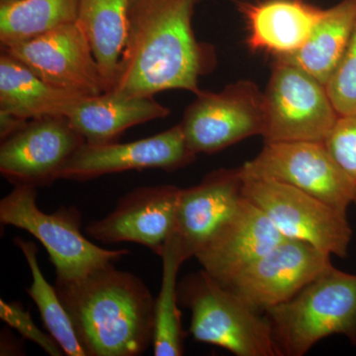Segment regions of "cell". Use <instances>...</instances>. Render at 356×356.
Returning a JSON list of instances; mask_svg holds the SVG:
<instances>
[{"label": "cell", "instance_id": "6da1fadb", "mask_svg": "<svg viewBox=\"0 0 356 356\" xmlns=\"http://www.w3.org/2000/svg\"><path fill=\"white\" fill-rule=\"evenodd\" d=\"M201 0H130L125 47L107 92L154 96L181 89L198 95L199 79L216 65L209 44L196 39L194 10Z\"/></svg>", "mask_w": 356, "mask_h": 356}, {"label": "cell", "instance_id": "7a4b0ae2", "mask_svg": "<svg viewBox=\"0 0 356 356\" xmlns=\"http://www.w3.org/2000/svg\"><path fill=\"white\" fill-rule=\"evenodd\" d=\"M55 287L86 356H138L153 344L154 299L133 273L109 264Z\"/></svg>", "mask_w": 356, "mask_h": 356}, {"label": "cell", "instance_id": "3957f363", "mask_svg": "<svg viewBox=\"0 0 356 356\" xmlns=\"http://www.w3.org/2000/svg\"><path fill=\"white\" fill-rule=\"evenodd\" d=\"M278 356H302L332 334L356 344V274L331 266L301 291L266 311Z\"/></svg>", "mask_w": 356, "mask_h": 356}, {"label": "cell", "instance_id": "277c9868", "mask_svg": "<svg viewBox=\"0 0 356 356\" xmlns=\"http://www.w3.org/2000/svg\"><path fill=\"white\" fill-rule=\"evenodd\" d=\"M178 299L191 312V334L196 341L236 356H278L266 315L204 269L178 283Z\"/></svg>", "mask_w": 356, "mask_h": 356}, {"label": "cell", "instance_id": "5b68a950", "mask_svg": "<svg viewBox=\"0 0 356 356\" xmlns=\"http://www.w3.org/2000/svg\"><path fill=\"white\" fill-rule=\"evenodd\" d=\"M37 188L15 185L0 201V222L24 229L46 248L57 280H79L130 254L128 250H105L81 233V215L74 207L47 214L37 204Z\"/></svg>", "mask_w": 356, "mask_h": 356}, {"label": "cell", "instance_id": "8992f818", "mask_svg": "<svg viewBox=\"0 0 356 356\" xmlns=\"http://www.w3.org/2000/svg\"><path fill=\"white\" fill-rule=\"evenodd\" d=\"M264 143L325 142L339 118L327 86L305 70L274 63L264 91Z\"/></svg>", "mask_w": 356, "mask_h": 356}, {"label": "cell", "instance_id": "52a82bcc", "mask_svg": "<svg viewBox=\"0 0 356 356\" xmlns=\"http://www.w3.org/2000/svg\"><path fill=\"white\" fill-rule=\"evenodd\" d=\"M243 195L286 238L341 259L348 257L353 231L346 214L321 199L283 182L254 177H243Z\"/></svg>", "mask_w": 356, "mask_h": 356}, {"label": "cell", "instance_id": "ba28073f", "mask_svg": "<svg viewBox=\"0 0 356 356\" xmlns=\"http://www.w3.org/2000/svg\"><path fill=\"white\" fill-rule=\"evenodd\" d=\"M243 177L276 180L305 191L346 214L356 185L325 142L266 143L261 153L241 166Z\"/></svg>", "mask_w": 356, "mask_h": 356}, {"label": "cell", "instance_id": "9c48e42d", "mask_svg": "<svg viewBox=\"0 0 356 356\" xmlns=\"http://www.w3.org/2000/svg\"><path fill=\"white\" fill-rule=\"evenodd\" d=\"M194 154H214L264 129V91L252 81L229 84L219 92L201 90L181 123Z\"/></svg>", "mask_w": 356, "mask_h": 356}, {"label": "cell", "instance_id": "30bf717a", "mask_svg": "<svg viewBox=\"0 0 356 356\" xmlns=\"http://www.w3.org/2000/svg\"><path fill=\"white\" fill-rule=\"evenodd\" d=\"M86 143L67 117L28 121L17 133L1 140L0 172L14 186H50Z\"/></svg>", "mask_w": 356, "mask_h": 356}, {"label": "cell", "instance_id": "8fae6325", "mask_svg": "<svg viewBox=\"0 0 356 356\" xmlns=\"http://www.w3.org/2000/svg\"><path fill=\"white\" fill-rule=\"evenodd\" d=\"M332 255L301 241L285 238L227 285L254 310L266 313L301 291L332 266Z\"/></svg>", "mask_w": 356, "mask_h": 356}, {"label": "cell", "instance_id": "7c38bea8", "mask_svg": "<svg viewBox=\"0 0 356 356\" xmlns=\"http://www.w3.org/2000/svg\"><path fill=\"white\" fill-rule=\"evenodd\" d=\"M1 50L58 88L88 96L106 92L91 44L77 22L36 38L1 46Z\"/></svg>", "mask_w": 356, "mask_h": 356}, {"label": "cell", "instance_id": "4fadbf2b", "mask_svg": "<svg viewBox=\"0 0 356 356\" xmlns=\"http://www.w3.org/2000/svg\"><path fill=\"white\" fill-rule=\"evenodd\" d=\"M196 156L187 145L179 123L165 132L124 144L86 143L63 168L60 179L86 181L128 170L175 172L191 165Z\"/></svg>", "mask_w": 356, "mask_h": 356}, {"label": "cell", "instance_id": "5bb4252c", "mask_svg": "<svg viewBox=\"0 0 356 356\" xmlns=\"http://www.w3.org/2000/svg\"><path fill=\"white\" fill-rule=\"evenodd\" d=\"M180 192L168 184L134 189L107 216L90 222L86 233L105 243H139L159 255L175 229Z\"/></svg>", "mask_w": 356, "mask_h": 356}, {"label": "cell", "instance_id": "9a60e30c", "mask_svg": "<svg viewBox=\"0 0 356 356\" xmlns=\"http://www.w3.org/2000/svg\"><path fill=\"white\" fill-rule=\"evenodd\" d=\"M285 238L266 213L243 196L194 257L206 273L227 286Z\"/></svg>", "mask_w": 356, "mask_h": 356}, {"label": "cell", "instance_id": "2e32d148", "mask_svg": "<svg viewBox=\"0 0 356 356\" xmlns=\"http://www.w3.org/2000/svg\"><path fill=\"white\" fill-rule=\"evenodd\" d=\"M243 186L242 170L236 168L214 170L195 186L181 188L175 232L186 261L236 210Z\"/></svg>", "mask_w": 356, "mask_h": 356}, {"label": "cell", "instance_id": "e0dca14e", "mask_svg": "<svg viewBox=\"0 0 356 356\" xmlns=\"http://www.w3.org/2000/svg\"><path fill=\"white\" fill-rule=\"evenodd\" d=\"M238 8L247 21L248 48L275 58L300 50L325 13L305 0L240 1Z\"/></svg>", "mask_w": 356, "mask_h": 356}, {"label": "cell", "instance_id": "ac0fdd59", "mask_svg": "<svg viewBox=\"0 0 356 356\" xmlns=\"http://www.w3.org/2000/svg\"><path fill=\"white\" fill-rule=\"evenodd\" d=\"M170 110L154 96H124L113 92L89 96L67 115L72 127L88 144L115 142L134 126L165 118Z\"/></svg>", "mask_w": 356, "mask_h": 356}, {"label": "cell", "instance_id": "d6986e66", "mask_svg": "<svg viewBox=\"0 0 356 356\" xmlns=\"http://www.w3.org/2000/svg\"><path fill=\"white\" fill-rule=\"evenodd\" d=\"M86 97L89 96L44 81L19 60L1 50L0 111L28 121L67 117Z\"/></svg>", "mask_w": 356, "mask_h": 356}, {"label": "cell", "instance_id": "ffe728a7", "mask_svg": "<svg viewBox=\"0 0 356 356\" xmlns=\"http://www.w3.org/2000/svg\"><path fill=\"white\" fill-rule=\"evenodd\" d=\"M355 22L356 0H343L325 9L300 50L275 60L296 65L327 86L348 48Z\"/></svg>", "mask_w": 356, "mask_h": 356}, {"label": "cell", "instance_id": "44dd1931", "mask_svg": "<svg viewBox=\"0 0 356 356\" xmlns=\"http://www.w3.org/2000/svg\"><path fill=\"white\" fill-rule=\"evenodd\" d=\"M130 0H79L76 22L92 48L106 92L113 86L125 47Z\"/></svg>", "mask_w": 356, "mask_h": 356}, {"label": "cell", "instance_id": "7402d4cb", "mask_svg": "<svg viewBox=\"0 0 356 356\" xmlns=\"http://www.w3.org/2000/svg\"><path fill=\"white\" fill-rule=\"evenodd\" d=\"M159 257L163 261L161 290L154 299V353L156 356H181L184 339L181 312L178 308L177 275L186 261L177 234L173 232Z\"/></svg>", "mask_w": 356, "mask_h": 356}, {"label": "cell", "instance_id": "603a6c76", "mask_svg": "<svg viewBox=\"0 0 356 356\" xmlns=\"http://www.w3.org/2000/svg\"><path fill=\"white\" fill-rule=\"evenodd\" d=\"M79 0H17L0 3V44L20 43L76 22Z\"/></svg>", "mask_w": 356, "mask_h": 356}, {"label": "cell", "instance_id": "cb8c5ba5", "mask_svg": "<svg viewBox=\"0 0 356 356\" xmlns=\"http://www.w3.org/2000/svg\"><path fill=\"white\" fill-rule=\"evenodd\" d=\"M14 243L20 248L31 271L32 284L26 291L36 304L47 331L60 344L65 355L86 356L57 289L46 280L40 269L36 245L22 238H16Z\"/></svg>", "mask_w": 356, "mask_h": 356}, {"label": "cell", "instance_id": "d4e9b609", "mask_svg": "<svg viewBox=\"0 0 356 356\" xmlns=\"http://www.w3.org/2000/svg\"><path fill=\"white\" fill-rule=\"evenodd\" d=\"M325 86L339 116L356 114V22L348 48Z\"/></svg>", "mask_w": 356, "mask_h": 356}, {"label": "cell", "instance_id": "484cf974", "mask_svg": "<svg viewBox=\"0 0 356 356\" xmlns=\"http://www.w3.org/2000/svg\"><path fill=\"white\" fill-rule=\"evenodd\" d=\"M0 318L9 327L19 332L23 339L32 341L51 356H63L64 350L50 334L39 329L29 312L19 302L0 300Z\"/></svg>", "mask_w": 356, "mask_h": 356}, {"label": "cell", "instance_id": "4316f807", "mask_svg": "<svg viewBox=\"0 0 356 356\" xmlns=\"http://www.w3.org/2000/svg\"><path fill=\"white\" fill-rule=\"evenodd\" d=\"M325 144L356 185V114L339 116Z\"/></svg>", "mask_w": 356, "mask_h": 356}, {"label": "cell", "instance_id": "83f0119b", "mask_svg": "<svg viewBox=\"0 0 356 356\" xmlns=\"http://www.w3.org/2000/svg\"><path fill=\"white\" fill-rule=\"evenodd\" d=\"M28 120L16 115L0 111V139L4 140L24 127Z\"/></svg>", "mask_w": 356, "mask_h": 356}, {"label": "cell", "instance_id": "f1b7e54d", "mask_svg": "<svg viewBox=\"0 0 356 356\" xmlns=\"http://www.w3.org/2000/svg\"><path fill=\"white\" fill-rule=\"evenodd\" d=\"M6 332L1 334V346H0V355H22L23 350H21L19 343L16 341L13 337L6 336Z\"/></svg>", "mask_w": 356, "mask_h": 356}, {"label": "cell", "instance_id": "f546056e", "mask_svg": "<svg viewBox=\"0 0 356 356\" xmlns=\"http://www.w3.org/2000/svg\"><path fill=\"white\" fill-rule=\"evenodd\" d=\"M17 1V0H0V3H3V2H13Z\"/></svg>", "mask_w": 356, "mask_h": 356}, {"label": "cell", "instance_id": "4dcf8cb0", "mask_svg": "<svg viewBox=\"0 0 356 356\" xmlns=\"http://www.w3.org/2000/svg\"><path fill=\"white\" fill-rule=\"evenodd\" d=\"M355 205H356V198H355Z\"/></svg>", "mask_w": 356, "mask_h": 356}]
</instances>
